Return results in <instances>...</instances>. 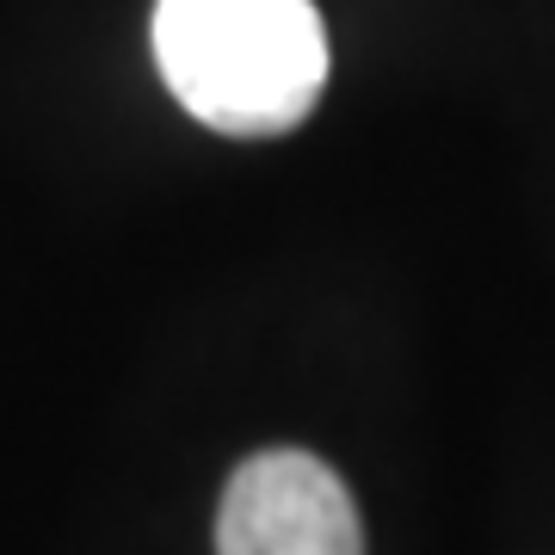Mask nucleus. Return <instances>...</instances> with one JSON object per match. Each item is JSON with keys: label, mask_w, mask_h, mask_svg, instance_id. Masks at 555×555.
I'll list each match as a JSON object with an SVG mask.
<instances>
[{"label": "nucleus", "mask_w": 555, "mask_h": 555, "mask_svg": "<svg viewBox=\"0 0 555 555\" xmlns=\"http://www.w3.org/2000/svg\"><path fill=\"white\" fill-rule=\"evenodd\" d=\"M155 68L222 137H284L327 87L315 0H155Z\"/></svg>", "instance_id": "f257e3e1"}, {"label": "nucleus", "mask_w": 555, "mask_h": 555, "mask_svg": "<svg viewBox=\"0 0 555 555\" xmlns=\"http://www.w3.org/2000/svg\"><path fill=\"white\" fill-rule=\"evenodd\" d=\"M217 555H364L352 488L309 451L247 456L222 488Z\"/></svg>", "instance_id": "f03ea898"}]
</instances>
